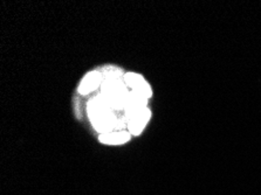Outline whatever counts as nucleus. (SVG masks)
<instances>
[{
  "label": "nucleus",
  "mask_w": 261,
  "mask_h": 195,
  "mask_svg": "<svg viewBox=\"0 0 261 195\" xmlns=\"http://www.w3.org/2000/svg\"><path fill=\"white\" fill-rule=\"evenodd\" d=\"M88 115L94 129L101 134L115 131L118 119L106 99L98 95L88 103Z\"/></svg>",
  "instance_id": "f257e3e1"
},
{
  "label": "nucleus",
  "mask_w": 261,
  "mask_h": 195,
  "mask_svg": "<svg viewBox=\"0 0 261 195\" xmlns=\"http://www.w3.org/2000/svg\"><path fill=\"white\" fill-rule=\"evenodd\" d=\"M129 90L126 86L121 82V79H112L105 81L101 85V96L103 97L113 110L124 109L126 97Z\"/></svg>",
  "instance_id": "f03ea898"
},
{
  "label": "nucleus",
  "mask_w": 261,
  "mask_h": 195,
  "mask_svg": "<svg viewBox=\"0 0 261 195\" xmlns=\"http://www.w3.org/2000/svg\"><path fill=\"white\" fill-rule=\"evenodd\" d=\"M148 97H145L144 95H142L137 91H129L128 97H126L125 105H124V121L128 124V122L134 116H136L137 114H140L141 111L146 109V104H148Z\"/></svg>",
  "instance_id": "7ed1b4c3"
},
{
  "label": "nucleus",
  "mask_w": 261,
  "mask_h": 195,
  "mask_svg": "<svg viewBox=\"0 0 261 195\" xmlns=\"http://www.w3.org/2000/svg\"><path fill=\"white\" fill-rule=\"evenodd\" d=\"M123 81L125 86L132 88V90L137 91V93L144 95L148 98L151 97V89H150L149 85L145 82V79L141 75L135 73L125 74L123 76Z\"/></svg>",
  "instance_id": "20e7f679"
},
{
  "label": "nucleus",
  "mask_w": 261,
  "mask_h": 195,
  "mask_svg": "<svg viewBox=\"0 0 261 195\" xmlns=\"http://www.w3.org/2000/svg\"><path fill=\"white\" fill-rule=\"evenodd\" d=\"M102 82H103V76H102L101 71H92V73H88L82 79L80 87H79V91L82 95L89 94L90 91H93L97 88V87H101Z\"/></svg>",
  "instance_id": "39448f33"
},
{
  "label": "nucleus",
  "mask_w": 261,
  "mask_h": 195,
  "mask_svg": "<svg viewBox=\"0 0 261 195\" xmlns=\"http://www.w3.org/2000/svg\"><path fill=\"white\" fill-rule=\"evenodd\" d=\"M150 116H151V113L150 110L146 107L143 111H141L140 114H137L136 116H134L130 121L128 122V127H129V132L132 134H140L142 132V130L144 129V126L146 123L149 122Z\"/></svg>",
  "instance_id": "423d86ee"
},
{
  "label": "nucleus",
  "mask_w": 261,
  "mask_h": 195,
  "mask_svg": "<svg viewBox=\"0 0 261 195\" xmlns=\"http://www.w3.org/2000/svg\"><path fill=\"white\" fill-rule=\"evenodd\" d=\"M130 139V133L126 131H114V132L101 134L100 142L107 145L124 144Z\"/></svg>",
  "instance_id": "0eeeda50"
},
{
  "label": "nucleus",
  "mask_w": 261,
  "mask_h": 195,
  "mask_svg": "<svg viewBox=\"0 0 261 195\" xmlns=\"http://www.w3.org/2000/svg\"><path fill=\"white\" fill-rule=\"evenodd\" d=\"M102 76H103L105 81H112V79H121L122 73L120 69L117 68H107L102 71Z\"/></svg>",
  "instance_id": "6e6552de"
}]
</instances>
